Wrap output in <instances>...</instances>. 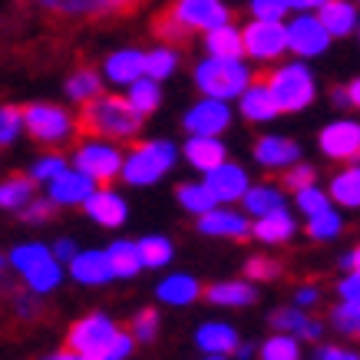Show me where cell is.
<instances>
[{"instance_id":"6da1fadb","label":"cell","mask_w":360,"mask_h":360,"mask_svg":"<svg viewBox=\"0 0 360 360\" xmlns=\"http://www.w3.org/2000/svg\"><path fill=\"white\" fill-rule=\"evenodd\" d=\"M66 347L83 354L86 360H129L136 350V340L129 338V330L116 317H110L106 311H93V314H83L70 324Z\"/></svg>"},{"instance_id":"7a4b0ae2","label":"cell","mask_w":360,"mask_h":360,"mask_svg":"<svg viewBox=\"0 0 360 360\" xmlns=\"http://www.w3.org/2000/svg\"><path fill=\"white\" fill-rule=\"evenodd\" d=\"M79 136H93V139L106 142H136L142 129V116L129 106L126 96L116 93H99L89 103H83V110L77 116Z\"/></svg>"},{"instance_id":"3957f363","label":"cell","mask_w":360,"mask_h":360,"mask_svg":"<svg viewBox=\"0 0 360 360\" xmlns=\"http://www.w3.org/2000/svg\"><path fill=\"white\" fill-rule=\"evenodd\" d=\"M221 23H231V13L219 0H175L169 11L155 17V33L165 44H186L192 30H215Z\"/></svg>"},{"instance_id":"277c9868","label":"cell","mask_w":360,"mask_h":360,"mask_svg":"<svg viewBox=\"0 0 360 360\" xmlns=\"http://www.w3.org/2000/svg\"><path fill=\"white\" fill-rule=\"evenodd\" d=\"M7 268H11L20 284L33 295H53L56 288L66 281V271L63 264L53 258V251L50 245L44 241H20V245H13L11 255H7Z\"/></svg>"},{"instance_id":"5b68a950","label":"cell","mask_w":360,"mask_h":360,"mask_svg":"<svg viewBox=\"0 0 360 360\" xmlns=\"http://www.w3.org/2000/svg\"><path fill=\"white\" fill-rule=\"evenodd\" d=\"M179 162V146L169 139H146L132 142L122 153V169L120 179L132 188H149L155 182H162L165 175Z\"/></svg>"},{"instance_id":"8992f818","label":"cell","mask_w":360,"mask_h":360,"mask_svg":"<svg viewBox=\"0 0 360 360\" xmlns=\"http://www.w3.org/2000/svg\"><path fill=\"white\" fill-rule=\"evenodd\" d=\"M262 83L271 93L278 112H301L307 110L317 96L314 73L304 63H284L278 70H271L268 77H262Z\"/></svg>"},{"instance_id":"52a82bcc","label":"cell","mask_w":360,"mask_h":360,"mask_svg":"<svg viewBox=\"0 0 360 360\" xmlns=\"http://www.w3.org/2000/svg\"><path fill=\"white\" fill-rule=\"evenodd\" d=\"M23 129L33 136V142H40L46 149H60V146H70V142L79 136L77 129V116L63 106H53V103H30L23 106Z\"/></svg>"},{"instance_id":"ba28073f","label":"cell","mask_w":360,"mask_h":360,"mask_svg":"<svg viewBox=\"0 0 360 360\" xmlns=\"http://www.w3.org/2000/svg\"><path fill=\"white\" fill-rule=\"evenodd\" d=\"M255 73L241 60H202L195 66V86L202 96L208 99H221V103H231V99L241 96V89L248 86Z\"/></svg>"},{"instance_id":"9c48e42d","label":"cell","mask_w":360,"mask_h":360,"mask_svg":"<svg viewBox=\"0 0 360 360\" xmlns=\"http://www.w3.org/2000/svg\"><path fill=\"white\" fill-rule=\"evenodd\" d=\"M73 169L83 172L86 179H93L96 186H112L120 179V169H122V146L120 142H106V139H86L77 142L73 149Z\"/></svg>"},{"instance_id":"30bf717a","label":"cell","mask_w":360,"mask_h":360,"mask_svg":"<svg viewBox=\"0 0 360 360\" xmlns=\"http://www.w3.org/2000/svg\"><path fill=\"white\" fill-rule=\"evenodd\" d=\"M241 50L258 60V63H271L288 50V37H284V23L271 20H251L241 33Z\"/></svg>"},{"instance_id":"8fae6325","label":"cell","mask_w":360,"mask_h":360,"mask_svg":"<svg viewBox=\"0 0 360 360\" xmlns=\"http://www.w3.org/2000/svg\"><path fill=\"white\" fill-rule=\"evenodd\" d=\"M321 153L334 159V162H357L360 155V122L357 120H334L328 122L321 136H317Z\"/></svg>"},{"instance_id":"7c38bea8","label":"cell","mask_w":360,"mask_h":360,"mask_svg":"<svg viewBox=\"0 0 360 360\" xmlns=\"http://www.w3.org/2000/svg\"><path fill=\"white\" fill-rule=\"evenodd\" d=\"M89 221H96L99 229H122L129 221V202L116 192L112 186H96L83 202Z\"/></svg>"},{"instance_id":"4fadbf2b","label":"cell","mask_w":360,"mask_h":360,"mask_svg":"<svg viewBox=\"0 0 360 360\" xmlns=\"http://www.w3.org/2000/svg\"><path fill=\"white\" fill-rule=\"evenodd\" d=\"M202 182L208 186V192H212V198H215L219 205H235V202H241V195L248 192L251 175L245 172V165L225 159V162L215 165L212 172L202 175Z\"/></svg>"},{"instance_id":"5bb4252c","label":"cell","mask_w":360,"mask_h":360,"mask_svg":"<svg viewBox=\"0 0 360 360\" xmlns=\"http://www.w3.org/2000/svg\"><path fill=\"white\" fill-rule=\"evenodd\" d=\"M63 271L70 281H77L79 288H103L112 281V268L106 258V248H79L70 262L63 264Z\"/></svg>"},{"instance_id":"9a60e30c","label":"cell","mask_w":360,"mask_h":360,"mask_svg":"<svg viewBox=\"0 0 360 360\" xmlns=\"http://www.w3.org/2000/svg\"><path fill=\"white\" fill-rule=\"evenodd\" d=\"M198 231L208 238H229V241H245L251 231V219L241 208L231 205H215L208 208L205 215H198Z\"/></svg>"},{"instance_id":"2e32d148","label":"cell","mask_w":360,"mask_h":360,"mask_svg":"<svg viewBox=\"0 0 360 360\" xmlns=\"http://www.w3.org/2000/svg\"><path fill=\"white\" fill-rule=\"evenodd\" d=\"M297 235V219L291 215V208H274L268 215H258L251 219V231L248 238H255L264 248H281V245H291Z\"/></svg>"},{"instance_id":"e0dca14e","label":"cell","mask_w":360,"mask_h":360,"mask_svg":"<svg viewBox=\"0 0 360 360\" xmlns=\"http://www.w3.org/2000/svg\"><path fill=\"white\" fill-rule=\"evenodd\" d=\"M188 136H221V132L231 126V106L229 103H221V99H208L202 96L186 112V120H182Z\"/></svg>"},{"instance_id":"ac0fdd59","label":"cell","mask_w":360,"mask_h":360,"mask_svg":"<svg viewBox=\"0 0 360 360\" xmlns=\"http://www.w3.org/2000/svg\"><path fill=\"white\" fill-rule=\"evenodd\" d=\"M284 37H288V50L295 56H321L330 46L328 30H324L321 20L311 17V13L295 17V20L284 27Z\"/></svg>"},{"instance_id":"d6986e66","label":"cell","mask_w":360,"mask_h":360,"mask_svg":"<svg viewBox=\"0 0 360 360\" xmlns=\"http://www.w3.org/2000/svg\"><path fill=\"white\" fill-rule=\"evenodd\" d=\"M46 195L56 208H83V202L89 198V192L96 188V182L93 179H86L83 172H77L73 165H66L63 172L56 175V179H50L46 182Z\"/></svg>"},{"instance_id":"ffe728a7","label":"cell","mask_w":360,"mask_h":360,"mask_svg":"<svg viewBox=\"0 0 360 360\" xmlns=\"http://www.w3.org/2000/svg\"><path fill=\"white\" fill-rule=\"evenodd\" d=\"M271 330H278V334H291V338L297 340H311V344H321V338H324V321L321 317H314L311 311H301V307L295 304H284L278 307V311H271Z\"/></svg>"},{"instance_id":"44dd1931","label":"cell","mask_w":360,"mask_h":360,"mask_svg":"<svg viewBox=\"0 0 360 360\" xmlns=\"http://www.w3.org/2000/svg\"><path fill=\"white\" fill-rule=\"evenodd\" d=\"M202 297H205L212 307H229V311H238V307L258 304L262 288H258V284H251V281H245V278H225V281H212L208 288H202Z\"/></svg>"},{"instance_id":"7402d4cb","label":"cell","mask_w":360,"mask_h":360,"mask_svg":"<svg viewBox=\"0 0 360 360\" xmlns=\"http://www.w3.org/2000/svg\"><path fill=\"white\" fill-rule=\"evenodd\" d=\"M251 155L264 172H284L288 165L301 162V146L295 139H288V136H258Z\"/></svg>"},{"instance_id":"603a6c76","label":"cell","mask_w":360,"mask_h":360,"mask_svg":"<svg viewBox=\"0 0 360 360\" xmlns=\"http://www.w3.org/2000/svg\"><path fill=\"white\" fill-rule=\"evenodd\" d=\"M155 301L162 307H192L195 301H202V281L195 274L169 271L155 284Z\"/></svg>"},{"instance_id":"cb8c5ba5","label":"cell","mask_w":360,"mask_h":360,"mask_svg":"<svg viewBox=\"0 0 360 360\" xmlns=\"http://www.w3.org/2000/svg\"><path fill=\"white\" fill-rule=\"evenodd\" d=\"M241 344V334L229 321H205L195 330V347L202 354H215V357H231L235 347Z\"/></svg>"},{"instance_id":"d4e9b609","label":"cell","mask_w":360,"mask_h":360,"mask_svg":"<svg viewBox=\"0 0 360 360\" xmlns=\"http://www.w3.org/2000/svg\"><path fill=\"white\" fill-rule=\"evenodd\" d=\"M182 155H186V162L195 172L205 175L229 159V149H225V142L219 136H188L186 146H182Z\"/></svg>"},{"instance_id":"484cf974","label":"cell","mask_w":360,"mask_h":360,"mask_svg":"<svg viewBox=\"0 0 360 360\" xmlns=\"http://www.w3.org/2000/svg\"><path fill=\"white\" fill-rule=\"evenodd\" d=\"M288 205V192H284L278 182H251L248 192L241 195V212L248 219H258V215H268L274 208Z\"/></svg>"},{"instance_id":"4316f807","label":"cell","mask_w":360,"mask_h":360,"mask_svg":"<svg viewBox=\"0 0 360 360\" xmlns=\"http://www.w3.org/2000/svg\"><path fill=\"white\" fill-rule=\"evenodd\" d=\"M238 110H241V116H245L248 122H271L274 116H281L278 106H274L271 93H268V86H264L262 79H251L248 86L241 89Z\"/></svg>"},{"instance_id":"83f0119b","label":"cell","mask_w":360,"mask_h":360,"mask_svg":"<svg viewBox=\"0 0 360 360\" xmlns=\"http://www.w3.org/2000/svg\"><path fill=\"white\" fill-rule=\"evenodd\" d=\"M324 192H328L330 205H338V208H360V165L357 162H347L340 172H334Z\"/></svg>"},{"instance_id":"f1b7e54d","label":"cell","mask_w":360,"mask_h":360,"mask_svg":"<svg viewBox=\"0 0 360 360\" xmlns=\"http://www.w3.org/2000/svg\"><path fill=\"white\" fill-rule=\"evenodd\" d=\"M106 258L112 268V281H132L139 278V251H136V238H112L106 245Z\"/></svg>"},{"instance_id":"f546056e","label":"cell","mask_w":360,"mask_h":360,"mask_svg":"<svg viewBox=\"0 0 360 360\" xmlns=\"http://www.w3.org/2000/svg\"><path fill=\"white\" fill-rule=\"evenodd\" d=\"M136 251H139L142 271H165L175 258V245L165 235H142L136 238Z\"/></svg>"},{"instance_id":"4dcf8cb0","label":"cell","mask_w":360,"mask_h":360,"mask_svg":"<svg viewBox=\"0 0 360 360\" xmlns=\"http://www.w3.org/2000/svg\"><path fill=\"white\" fill-rule=\"evenodd\" d=\"M321 27L328 30V37H350L354 27H357V11H354V4L347 0H324L321 4Z\"/></svg>"},{"instance_id":"1f68e13d","label":"cell","mask_w":360,"mask_h":360,"mask_svg":"<svg viewBox=\"0 0 360 360\" xmlns=\"http://www.w3.org/2000/svg\"><path fill=\"white\" fill-rule=\"evenodd\" d=\"M103 77L116 83V86H129L142 77V53L139 50H116L112 56H106Z\"/></svg>"},{"instance_id":"d6a6232c","label":"cell","mask_w":360,"mask_h":360,"mask_svg":"<svg viewBox=\"0 0 360 360\" xmlns=\"http://www.w3.org/2000/svg\"><path fill=\"white\" fill-rule=\"evenodd\" d=\"M344 229H347V225H344V212H340L338 205H328L324 212L304 219V235L311 241H317V245H328V241L340 238Z\"/></svg>"},{"instance_id":"836d02e7","label":"cell","mask_w":360,"mask_h":360,"mask_svg":"<svg viewBox=\"0 0 360 360\" xmlns=\"http://www.w3.org/2000/svg\"><path fill=\"white\" fill-rule=\"evenodd\" d=\"M205 50L212 60H241V30H235L231 23H221L215 30L205 33Z\"/></svg>"},{"instance_id":"e575fe53","label":"cell","mask_w":360,"mask_h":360,"mask_svg":"<svg viewBox=\"0 0 360 360\" xmlns=\"http://www.w3.org/2000/svg\"><path fill=\"white\" fill-rule=\"evenodd\" d=\"M175 202H179L182 212H188L192 219H198V215H205L208 208L219 205L202 179H198V182H179V186H175Z\"/></svg>"},{"instance_id":"d590c367","label":"cell","mask_w":360,"mask_h":360,"mask_svg":"<svg viewBox=\"0 0 360 360\" xmlns=\"http://www.w3.org/2000/svg\"><path fill=\"white\" fill-rule=\"evenodd\" d=\"M33 195H37V182L30 175H7L0 182V208L4 212H20Z\"/></svg>"},{"instance_id":"8d00e7d4","label":"cell","mask_w":360,"mask_h":360,"mask_svg":"<svg viewBox=\"0 0 360 360\" xmlns=\"http://www.w3.org/2000/svg\"><path fill=\"white\" fill-rule=\"evenodd\" d=\"M301 357H304L301 340L291 338V334H278V330L255 347V360H301Z\"/></svg>"},{"instance_id":"74e56055","label":"cell","mask_w":360,"mask_h":360,"mask_svg":"<svg viewBox=\"0 0 360 360\" xmlns=\"http://www.w3.org/2000/svg\"><path fill=\"white\" fill-rule=\"evenodd\" d=\"M129 93H126V99H129V106L136 112H139L142 120L146 116H153L155 110H159V103H162V89H159V83L149 77H139L136 83H129Z\"/></svg>"},{"instance_id":"f35d334b","label":"cell","mask_w":360,"mask_h":360,"mask_svg":"<svg viewBox=\"0 0 360 360\" xmlns=\"http://www.w3.org/2000/svg\"><path fill=\"white\" fill-rule=\"evenodd\" d=\"M328 328L340 338H357L360 334V304L354 301H338L328 314Z\"/></svg>"},{"instance_id":"ab89813d","label":"cell","mask_w":360,"mask_h":360,"mask_svg":"<svg viewBox=\"0 0 360 360\" xmlns=\"http://www.w3.org/2000/svg\"><path fill=\"white\" fill-rule=\"evenodd\" d=\"M175 66H179V53H175L172 46H159L153 53H142V77L155 79V83H162L165 77H172Z\"/></svg>"},{"instance_id":"60d3db41","label":"cell","mask_w":360,"mask_h":360,"mask_svg":"<svg viewBox=\"0 0 360 360\" xmlns=\"http://www.w3.org/2000/svg\"><path fill=\"white\" fill-rule=\"evenodd\" d=\"M33 4L56 17H99L103 13V0H33Z\"/></svg>"},{"instance_id":"b9f144b4","label":"cell","mask_w":360,"mask_h":360,"mask_svg":"<svg viewBox=\"0 0 360 360\" xmlns=\"http://www.w3.org/2000/svg\"><path fill=\"white\" fill-rule=\"evenodd\" d=\"M103 93V77H99L96 70H77L73 77L66 79V96L73 99V103H89L93 96Z\"/></svg>"},{"instance_id":"7bdbcfd3","label":"cell","mask_w":360,"mask_h":360,"mask_svg":"<svg viewBox=\"0 0 360 360\" xmlns=\"http://www.w3.org/2000/svg\"><path fill=\"white\" fill-rule=\"evenodd\" d=\"M159 328H162V314L155 311V307H142L139 314H132L129 321V338L136 340V344H153L155 338H159Z\"/></svg>"},{"instance_id":"ee69618b","label":"cell","mask_w":360,"mask_h":360,"mask_svg":"<svg viewBox=\"0 0 360 360\" xmlns=\"http://www.w3.org/2000/svg\"><path fill=\"white\" fill-rule=\"evenodd\" d=\"M284 274V264L274 255H251L245 262V281L251 284H264V281H278Z\"/></svg>"},{"instance_id":"f6af8a7d","label":"cell","mask_w":360,"mask_h":360,"mask_svg":"<svg viewBox=\"0 0 360 360\" xmlns=\"http://www.w3.org/2000/svg\"><path fill=\"white\" fill-rule=\"evenodd\" d=\"M11 307H13V317L23 321V324H33V321H40L44 317V297L20 288V291H13L11 297Z\"/></svg>"},{"instance_id":"bcb514c9","label":"cell","mask_w":360,"mask_h":360,"mask_svg":"<svg viewBox=\"0 0 360 360\" xmlns=\"http://www.w3.org/2000/svg\"><path fill=\"white\" fill-rule=\"evenodd\" d=\"M291 202L297 205V212L304 215V219H311V215H317V212H324V208L330 205V198H328V192L317 186H304V188H297L295 195H291Z\"/></svg>"},{"instance_id":"7dc6e473","label":"cell","mask_w":360,"mask_h":360,"mask_svg":"<svg viewBox=\"0 0 360 360\" xmlns=\"http://www.w3.org/2000/svg\"><path fill=\"white\" fill-rule=\"evenodd\" d=\"M278 175H281V182H278V186H281L288 195H295L297 188L314 186V182H317V169H314V165H307V162L288 165V169H284V172H278Z\"/></svg>"},{"instance_id":"c3c4849f","label":"cell","mask_w":360,"mask_h":360,"mask_svg":"<svg viewBox=\"0 0 360 360\" xmlns=\"http://www.w3.org/2000/svg\"><path fill=\"white\" fill-rule=\"evenodd\" d=\"M66 165H70V162H66L60 153H44L40 159H37V162L30 165V172H27V175H30L37 186H46L50 179H56V175L63 172Z\"/></svg>"},{"instance_id":"681fc988","label":"cell","mask_w":360,"mask_h":360,"mask_svg":"<svg viewBox=\"0 0 360 360\" xmlns=\"http://www.w3.org/2000/svg\"><path fill=\"white\" fill-rule=\"evenodd\" d=\"M17 215H20V219L27 221V225H33V229H37V225H50V221H53V215H56V205H53V202H50V198L33 195L30 202H27V205H23L20 212H17Z\"/></svg>"},{"instance_id":"f907efd6","label":"cell","mask_w":360,"mask_h":360,"mask_svg":"<svg viewBox=\"0 0 360 360\" xmlns=\"http://www.w3.org/2000/svg\"><path fill=\"white\" fill-rule=\"evenodd\" d=\"M20 132H23L20 106H0V146H11Z\"/></svg>"},{"instance_id":"816d5d0a","label":"cell","mask_w":360,"mask_h":360,"mask_svg":"<svg viewBox=\"0 0 360 360\" xmlns=\"http://www.w3.org/2000/svg\"><path fill=\"white\" fill-rule=\"evenodd\" d=\"M251 13H255V20L281 23L288 13V0H251Z\"/></svg>"},{"instance_id":"f5cc1de1","label":"cell","mask_w":360,"mask_h":360,"mask_svg":"<svg viewBox=\"0 0 360 360\" xmlns=\"http://www.w3.org/2000/svg\"><path fill=\"white\" fill-rule=\"evenodd\" d=\"M321 301H324V288L314 281H307V284H297L291 304L301 307V311H314V307H321Z\"/></svg>"},{"instance_id":"db71d44e","label":"cell","mask_w":360,"mask_h":360,"mask_svg":"<svg viewBox=\"0 0 360 360\" xmlns=\"http://www.w3.org/2000/svg\"><path fill=\"white\" fill-rule=\"evenodd\" d=\"M338 301H354V304H360V271L340 274L338 278Z\"/></svg>"},{"instance_id":"11a10c76","label":"cell","mask_w":360,"mask_h":360,"mask_svg":"<svg viewBox=\"0 0 360 360\" xmlns=\"http://www.w3.org/2000/svg\"><path fill=\"white\" fill-rule=\"evenodd\" d=\"M317 360H360V354L354 347H344V344H317Z\"/></svg>"},{"instance_id":"9f6ffc18","label":"cell","mask_w":360,"mask_h":360,"mask_svg":"<svg viewBox=\"0 0 360 360\" xmlns=\"http://www.w3.org/2000/svg\"><path fill=\"white\" fill-rule=\"evenodd\" d=\"M334 103L338 106H344V110H354L360 103V83L354 79L350 86H340V89H334Z\"/></svg>"},{"instance_id":"6f0895ef","label":"cell","mask_w":360,"mask_h":360,"mask_svg":"<svg viewBox=\"0 0 360 360\" xmlns=\"http://www.w3.org/2000/svg\"><path fill=\"white\" fill-rule=\"evenodd\" d=\"M50 251H53V258H56V262L66 264V262H70V258H73V255L79 251V245H77L73 238H56L53 245H50Z\"/></svg>"},{"instance_id":"680465c9","label":"cell","mask_w":360,"mask_h":360,"mask_svg":"<svg viewBox=\"0 0 360 360\" xmlns=\"http://www.w3.org/2000/svg\"><path fill=\"white\" fill-rule=\"evenodd\" d=\"M340 274H354L360 271V248H347L344 255H340V262H338Z\"/></svg>"},{"instance_id":"91938a15","label":"cell","mask_w":360,"mask_h":360,"mask_svg":"<svg viewBox=\"0 0 360 360\" xmlns=\"http://www.w3.org/2000/svg\"><path fill=\"white\" fill-rule=\"evenodd\" d=\"M142 0H103V13H132Z\"/></svg>"},{"instance_id":"94428289","label":"cell","mask_w":360,"mask_h":360,"mask_svg":"<svg viewBox=\"0 0 360 360\" xmlns=\"http://www.w3.org/2000/svg\"><path fill=\"white\" fill-rule=\"evenodd\" d=\"M44 360H86V357L77 354V350H70V347H60V350H53V354H46Z\"/></svg>"},{"instance_id":"6125c7cd","label":"cell","mask_w":360,"mask_h":360,"mask_svg":"<svg viewBox=\"0 0 360 360\" xmlns=\"http://www.w3.org/2000/svg\"><path fill=\"white\" fill-rule=\"evenodd\" d=\"M251 357H255V344H248V340H241L235 354H231V360H251Z\"/></svg>"},{"instance_id":"be15d7a7","label":"cell","mask_w":360,"mask_h":360,"mask_svg":"<svg viewBox=\"0 0 360 360\" xmlns=\"http://www.w3.org/2000/svg\"><path fill=\"white\" fill-rule=\"evenodd\" d=\"M324 0H288V11H314Z\"/></svg>"},{"instance_id":"e7e4bbea","label":"cell","mask_w":360,"mask_h":360,"mask_svg":"<svg viewBox=\"0 0 360 360\" xmlns=\"http://www.w3.org/2000/svg\"><path fill=\"white\" fill-rule=\"evenodd\" d=\"M198 360H231V357H215V354H202Z\"/></svg>"},{"instance_id":"03108f58","label":"cell","mask_w":360,"mask_h":360,"mask_svg":"<svg viewBox=\"0 0 360 360\" xmlns=\"http://www.w3.org/2000/svg\"><path fill=\"white\" fill-rule=\"evenodd\" d=\"M7 271V255H0V274Z\"/></svg>"},{"instance_id":"003e7915","label":"cell","mask_w":360,"mask_h":360,"mask_svg":"<svg viewBox=\"0 0 360 360\" xmlns=\"http://www.w3.org/2000/svg\"><path fill=\"white\" fill-rule=\"evenodd\" d=\"M301 360H304V357H301ZM314 360H317V357H314Z\"/></svg>"}]
</instances>
